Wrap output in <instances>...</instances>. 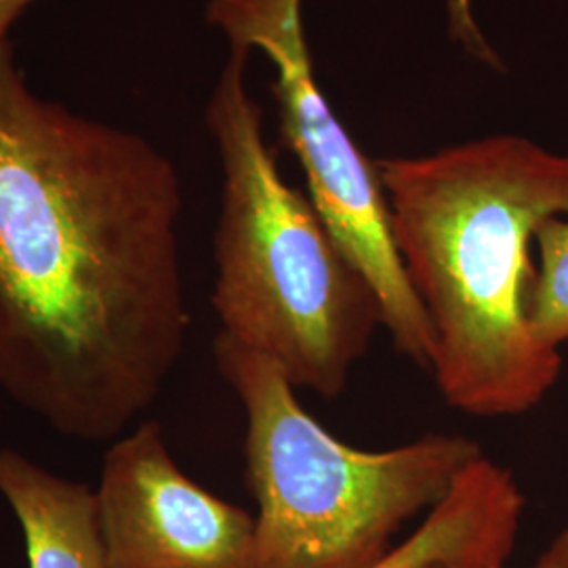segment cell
<instances>
[{
  "label": "cell",
  "mask_w": 568,
  "mask_h": 568,
  "mask_svg": "<svg viewBox=\"0 0 568 568\" xmlns=\"http://www.w3.org/2000/svg\"><path fill=\"white\" fill-rule=\"evenodd\" d=\"M34 0H0V41H7L9 28Z\"/></svg>",
  "instance_id": "8fae6325"
},
{
  "label": "cell",
  "mask_w": 568,
  "mask_h": 568,
  "mask_svg": "<svg viewBox=\"0 0 568 568\" xmlns=\"http://www.w3.org/2000/svg\"><path fill=\"white\" fill-rule=\"evenodd\" d=\"M248 53L230 58L206 105L222 161L213 310L222 331L281 366L297 389L344 392L382 307L312 201L284 182L246 89Z\"/></svg>",
  "instance_id": "3957f363"
},
{
  "label": "cell",
  "mask_w": 568,
  "mask_h": 568,
  "mask_svg": "<svg viewBox=\"0 0 568 568\" xmlns=\"http://www.w3.org/2000/svg\"><path fill=\"white\" fill-rule=\"evenodd\" d=\"M377 169L447 405L476 417L541 405L562 356L528 326L530 255L537 230L568 217V154L501 133Z\"/></svg>",
  "instance_id": "7a4b0ae2"
},
{
  "label": "cell",
  "mask_w": 568,
  "mask_h": 568,
  "mask_svg": "<svg viewBox=\"0 0 568 568\" xmlns=\"http://www.w3.org/2000/svg\"><path fill=\"white\" fill-rule=\"evenodd\" d=\"M206 21L230 47L257 49L272 63L281 133L304 169L307 199L373 288L398 352L429 371L434 335L392 234L379 169L349 138L316 82L304 0H211Z\"/></svg>",
  "instance_id": "5b68a950"
},
{
  "label": "cell",
  "mask_w": 568,
  "mask_h": 568,
  "mask_svg": "<svg viewBox=\"0 0 568 568\" xmlns=\"http://www.w3.org/2000/svg\"><path fill=\"white\" fill-rule=\"evenodd\" d=\"M0 495L23 532L30 568H108L95 490L0 448Z\"/></svg>",
  "instance_id": "52a82bcc"
},
{
  "label": "cell",
  "mask_w": 568,
  "mask_h": 568,
  "mask_svg": "<svg viewBox=\"0 0 568 568\" xmlns=\"http://www.w3.org/2000/svg\"><path fill=\"white\" fill-rule=\"evenodd\" d=\"M530 568H568V527L562 528Z\"/></svg>",
  "instance_id": "30bf717a"
},
{
  "label": "cell",
  "mask_w": 568,
  "mask_h": 568,
  "mask_svg": "<svg viewBox=\"0 0 568 568\" xmlns=\"http://www.w3.org/2000/svg\"><path fill=\"white\" fill-rule=\"evenodd\" d=\"M213 356L246 415V483L257 501L248 568H373L483 453L464 434L349 447L321 426L267 356L217 333Z\"/></svg>",
  "instance_id": "277c9868"
},
{
  "label": "cell",
  "mask_w": 568,
  "mask_h": 568,
  "mask_svg": "<svg viewBox=\"0 0 568 568\" xmlns=\"http://www.w3.org/2000/svg\"><path fill=\"white\" fill-rule=\"evenodd\" d=\"M182 204L161 150L39 98L0 41V387L61 436L116 440L180 363Z\"/></svg>",
  "instance_id": "6da1fadb"
},
{
  "label": "cell",
  "mask_w": 568,
  "mask_h": 568,
  "mask_svg": "<svg viewBox=\"0 0 568 568\" xmlns=\"http://www.w3.org/2000/svg\"><path fill=\"white\" fill-rule=\"evenodd\" d=\"M532 248L537 264L528 281V326L539 344L560 352L568 344V217L541 225Z\"/></svg>",
  "instance_id": "ba28073f"
},
{
  "label": "cell",
  "mask_w": 568,
  "mask_h": 568,
  "mask_svg": "<svg viewBox=\"0 0 568 568\" xmlns=\"http://www.w3.org/2000/svg\"><path fill=\"white\" fill-rule=\"evenodd\" d=\"M95 508L108 568H248L255 516L196 485L159 422L108 448Z\"/></svg>",
  "instance_id": "8992f818"
},
{
  "label": "cell",
  "mask_w": 568,
  "mask_h": 568,
  "mask_svg": "<svg viewBox=\"0 0 568 568\" xmlns=\"http://www.w3.org/2000/svg\"><path fill=\"white\" fill-rule=\"evenodd\" d=\"M448 23H450V34L453 39L459 42L467 53L490 68H499V60L490 44L485 41L476 18L471 9V0H447Z\"/></svg>",
  "instance_id": "9c48e42d"
}]
</instances>
